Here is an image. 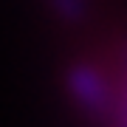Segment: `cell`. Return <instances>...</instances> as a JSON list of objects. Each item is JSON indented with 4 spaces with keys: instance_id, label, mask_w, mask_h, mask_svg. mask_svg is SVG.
<instances>
[{
    "instance_id": "7a4b0ae2",
    "label": "cell",
    "mask_w": 127,
    "mask_h": 127,
    "mask_svg": "<svg viewBox=\"0 0 127 127\" xmlns=\"http://www.w3.org/2000/svg\"><path fill=\"white\" fill-rule=\"evenodd\" d=\"M57 3V9L65 14V17H73L76 20L79 14H82V9H85V6H82V0H54Z\"/></svg>"
},
{
    "instance_id": "6da1fadb",
    "label": "cell",
    "mask_w": 127,
    "mask_h": 127,
    "mask_svg": "<svg viewBox=\"0 0 127 127\" xmlns=\"http://www.w3.org/2000/svg\"><path fill=\"white\" fill-rule=\"evenodd\" d=\"M68 88L91 116H104L110 110V88L93 65H76L68 73Z\"/></svg>"
},
{
    "instance_id": "3957f363",
    "label": "cell",
    "mask_w": 127,
    "mask_h": 127,
    "mask_svg": "<svg viewBox=\"0 0 127 127\" xmlns=\"http://www.w3.org/2000/svg\"><path fill=\"white\" fill-rule=\"evenodd\" d=\"M119 127H127V79L122 88V102H119Z\"/></svg>"
}]
</instances>
